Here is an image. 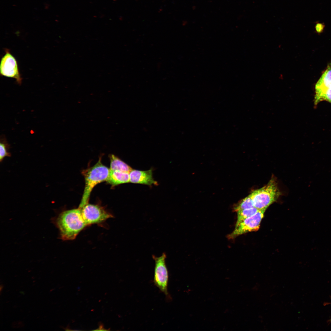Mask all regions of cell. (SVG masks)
<instances>
[{"label":"cell","instance_id":"cell-1","mask_svg":"<svg viewBox=\"0 0 331 331\" xmlns=\"http://www.w3.org/2000/svg\"><path fill=\"white\" fill-rule=\"evenodd\" d=\"M56 223L60 230L61 238L64 240L74 239L87 226L79 207L62 212L57 217Z\"/></svg>","mask_w":331,"mask_h":331},{"label":"cell","instance_id":"cell-2","mask_svg":"<svg viewBox=\"0 0 331 331\" xmlns=\"http://www.w3.org/2000/svg\"><path fill=\"white\" fill-rule=\"evenodd\" d=\"M109 172V169L102 164L101 158L94 166L83 171L85 187L78 207H82L88 203L92 189L97 184L106 181Z\"/></svg>","mask_w":331,"mask_h":331},{"label":"cell","instance_id":"cell-3","mask_svg":"<svg viewBox=\"0 0 331 331\" xmlns=\"http://www.w3.org/2000/svg\"><path fill=\"white\" fill-rule=\"evenodd\" d=\"M280 194L277 182L272 177L267 185L254 190L249 195L254 207L260 210L266 209L277 200Z\"/></svg>","mask_w":331,"mask_h":331},{"label":"cell","instance_id":"cell-4","mask_svg":"<svg viewBox=\"0 0 331 331\" xmlns=\"http://www.w3.org/2000/svg\"><path fill=\"white\" fill-rule=\"evenodd\" d=\"M152 257L155 263L153 280L154 284L164 294L168 299H171L168 291L169 274L166 263V255L163 253L160 257L153 255Z\"/></svg>","mask_w":331,"mask_h":331},{"label":"cell","instance_id":"cell-5","mask_svg":"<svg viewBox=\"0 0 331 331\" xmlns=\"http://www.w3.org/2000/svg\"><path fill=\"white\" fill-rule=\"evenodd\" d=\"M79 208L83 219L87 226L101 223L113 217L111 214L97 205L88 203Z\"/></svg>","mask_w":331,"mask_h":331},{"label":"cell","instance_id":"cell-6","mask_svg":"<svg viewBox=\"0 0 331 331\" xmlns=\"http://www.w3.org/2000/svg\"><path fill=\"white\" fill-rule=\"evenodd\" d=\"M266 210L265 209L259 210L253 215L244 220L235 228L233 231L228 235V238L233 239L244 234L258 230Z\"/></svg>","mask_w":331,"mask_h":331},{"label":"cell","instance_id":"cell-7","mask_svg":"<svg viewBox=\"0 0 331 331\" xmlns=\"http://www.w3.org/2000/svg\"><path fill=\"white\" fill-rule=\"evenodd\" d=\"M5 51V54L1 60V75L14 78L17 83L21 85L22 78L19 72L17 61L9 49H6Z\"/></svg>","mask_w":331,"mask_h":331},{"label":"cell","instance_id":"cell-8","mask_svg":"<svg viewBox=\"0 0 331 331\" xmlns=\"http://www.w3.org/2000/svg\"><path fill=\"white\" fill-rule=\"evenodd\" d=\"M130 182L134 183L151 185H158L153 177L152 169L141 171L132 169L129 173Z\"/></svg>","mask_w":331,"mask_h":331},{"label":"cell","instance_id":"cell-9","mask_svg":"<svg viewBox=\"0 0 331 331\" xmlns=\"http://www.w3.org/2000/svg\"><path fill=\"white\" fill-rule=\"evenodd\" d=\"M106 181L112 186L130 182L129 173L118 170H110Z\"/></svg>","mask_w":331,"mask_h":331},{"label":"cell","instance_id":"cell-10","mask_svg":"<svg viewBox=\"0 0 331 331\" xmlns=\"http://www.w3.org/2000/svg\"><path fill=\"white\" fill-rule=\"evenodd\" d=\"M331 88V66L328 67L315 85L316 91L324 90Z\"/></svg>","mask_w":331,"mask_h":331},{"label":"cell","instance_id":"cell-11","mask_svg":"<svg viewBox=\"0 0 331 331\" xmlns=\"http://www.w3.org/2000/svg\"><path fill=\"white\" fill-rule=\"evenodd\" d=\"M109 158L110 160V170H118L129 173L132 169L127 164L114 155H110Z\"/></svg>","mask_w":331,"mask_h":331},{"label":"cell","instance_id":"cell-12","mask_svg":"<svg viewBox=\"0 0 331 331\" xmlns=\"http://www.w3.org/2000/svg\"><path fill=\"white\" fill-rule=\"evenodd\" d=\"M260 210L254 207L238 211L237 220L235 227L244 220L253 215Z\"/></svg>","mask_w":331,"mask_h":331},{"label":"cell","instance_id":"cell-13","mask_svg":"<svg viewBox=\"0 0 331 331\" xmlns=\"http://www.w3.org/2000/svg\"><path fill=\"white\" fill-rule=\"evenodd\" d=\"M322 101H327L331 103V88L319 91H316L314 104L317 105Z\"/></svg>","mask_w":331,"mask_h":331},{"label":"cell","instance_id":"cell-14","mask_svg":"<svg viewBox=\"0 0 331 331\" xmlns=\"http://www.w3.org/2000/svg\"><path fill=\"white\" fill-rule=\"evenodd\" d=\"M10 145L7 143L5 137H1L0 143V161L1 162L4 158L10 157L11 154L8 150L10 148Z\"/></svg>","mask_w":331,"mask_h":331},{"label":"cell","instance_id":"cell-15","mask_svg":"<svg viewBox=\"0 0 331 331\" xmlns=\"http://www.w3.org/2000/svg\"><path fill=\"white\" fill-rule=\"evenodd\" d=\"M253 201L250 195L242 200L234 208V211H238L254 207Z\"/></svg>","mask_w":331,"mask_h":331},{"label":"cell","instance_id":"cell-16","mask_svg":"<svg viewBox=\"0 0 331 331\" xmlns=\"http://www.w3.org/2000/svg\"><path fill=\"white\" fill-rule=\"evenodd\" d=\"M324 27V25L322 23L318 22L315 25V29L316 31L318 32H321Z\"/></svg>","mask_w":331,"mask_h":331},{"label":"cell","instance_id":"cell-17","mask_svg":"<svg viewBox=\"0 0 331 331\" xmlns=\"http://www.w3.org/2000/svg\"><path fill=\"white\" fill-rule=\"evenodd\" d=\"M109 330L108 329H106L104 327L103 324L100 323L99 324V327L96 329L93 330V331H107Z\"/></svg>","mask_w":331,"mask_h":331},{"label":"cell","instance_id":"cell-18","mask_svg":"<svg viewBox=\"0 0 331 331\" xmlns=\"http://www.w3.org/2000/svg\"><path fill=\"white\" fill-rule=\"evenodd\" d=\"M329 322H330V323H331V318H330V319L329 320Z\"/></svg>","mask_w":331,"mask_h":331}]
</instances>
